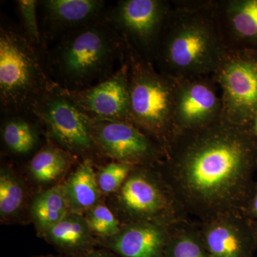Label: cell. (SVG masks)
Returning <instances> with one entry per match:
<instances>
[{
	"label": "cell",
	"mask_w": 257,
	"mask_h": 257,
	"mask_svg": "<svg viewBox=\"0 0 257 257\" xmlns=\"http://www.w3.org/2000/svg\"><path fill=\"white\" fill-rule=\"evenodd\" d=\"M158 168L187 214L200 222L241 214L256 182L257 143L248 126L222 115L176 134Z\"/></svg>",
	"instance_id": "cell-1"
},
{
	"label": "cell",
	"mask_w": 257,
	"mask_h": 257,
	"mask_svg": "<svg viewBox=\"0 0 257 257\" xmlns=\"http://www.w3.org/2000/svg\"><path fill=\"white\" fill-rule=\"evenodd\" d=\"M216 1H176L162 30L154 64L176 79L213 75L229 51Z\"/></svg>",
	"instance_id": "cell-2"
},
{
	"label": "cell",
	"mask_w": 257,
	"mask_h": 257,
	"mask_svg": "<svg viewBox=\"0 0 257 257\" xmlns=\"http://www.w3.org/2000/svg\"><path fill=\"white\" fill-rule=\"evenodd\" d=\"M124 50V39L104 17L60 37L52 50H47L45 62L60 87L80 90L114 73Z\"/></svg>",
	"instance_id": "cell-3"
},
{
	"label": "cell",
	"mask_w": 257,
	"mask_h": 257,
	"mask_svg": "<svg viewBox=\"0 0 257 257\" xmlns=\"http://www.w3.org/2000/svg\"><path fill=\"white\" fill-rule=\"evenodd\" d=\"M45 54L21 27L2 19L0 26V105L3 115L31 111L39 99L59 84L47 68Z\"/></svg>",
	"instance_id": "cell-4"
},
{
	"label": "cell",
	"mask_w": 257,
	"mask_h": 257,
	"mask_svg": "<svg viewBox=\"0 0 257 257\" xmlns=\"http://www.w3.org/2000/svg\"><path fill=\"white\" fill-rule=\"evenodd\" d=\"M124 42L130 120L165 152L176 135L174 111L177 80L158 72L153 63L144 58L124 39Z\"/></svg>",
	"instance_id": "cell-5"
},
{
	"label": "cell",
	"mask_w": 257,
	"mask_h": 257,
	"mask_svg": "<svg viewBox=\"0 0 257 257\" xmlns=\"http://www.w3.org/2000/svg\"><path fill=\"white\" fill-rule=\"evenodd\" d=\"M105 202L121 224L157 223L172 227L189 221L157 166H136L121 188Z\"/></svg>",
	"instance_id": "cell-6"
},
{
	"label": "cell",
	"mask_w": 257,
	"mask_h": 257,
	"mask_svg": "<svg viewBox=\"0 0 257 257\" xmlns=\"http://www.w3.org/2000/svg\"><path fill=\"white\" fill-rule=\"evenodd\" d=\"M32 112L40 121L47 140L79 160L95 162L101 158L92 136V118L75 102L67 90L57 86L35 103Z\"/></svg>",
	"instance_id": "cell-7"
},
{
	"label": "cell",
	"mask_w": 257,
	"mask_h": 257,
	"mask_svg": "<svg viewBox=\"0 0 257 257\" xmlns=\"http://www.w3.org/2000/svg\"><path fill=\"white\" fill-rule=\"evenodd\" d=\"M212 77L221 89L223 116L248 126L257 115V52L229 50Z\"/></svg>",
	"instance_id": "cell-8"
},
{
	"label": "cell",
	"mask_w": 257,
	"mask_h": 257,
	"mask_svg": "<svg viewBox=\"0 0 257 257\" xmlns=\"http://www.w3.org/2000/svg\"><path fill=\"white\" fill-rule=\"evenodd\" d=\"M171 8L172 2L165 0H121L106 10L104 18L139 54L154 64Z\"/></svg>",
	"instance_id": "cell-9"
},
{
	"label": "cell",
	"mask_w": 257,
	"mask_h": 257,
	"mask_svg": "<svg viewBox=\"0 0 257 257\" xmlns=\"http://www.w3.org/2000/svg\"><path fill=\"white\" fill-rule=\"evenodd\" d=\"M92 136L101 158L136 166H157L165 151L135 125L121 120L92 119Z\"/></svg>",
	"instance_id": "cell-10"
},
{
	"label": "cell",
	"mask_w": 257,
	"mask_h": 257,
	"mask_svg": "<svg viewBox=\"0 0 257 257\" xmlns=\"http://www.w3.org/2000/svg\"><path fill=\"white\" fill-rule=\"evenodd\" d=\"M191 77L177 80L174 121L176 134L210 124L222 116V102L214 78Z\"/></svg>",
	"instance_id": "cell-11"
},
{
	"label": "cell",
	"mask_w": 257,
	"mask_h": 257,
	"mask_svg": "<svg viewBox=\"0 0 257 257\" xmlns=\"http://www.w3.org/2000/svg\"><path fill=\"white\" fill-rule=\"evenodd\" d=\"M67 92L92 119L132 123L128 113V69L124 55L119 67L104 80L85 89Z\"/></svg>",
	"instance_id": "cell-12"
},
{
	"label": "cell",
	"mask_w": 257,
	"mask_h": 257,
	"mask_svg": "<svg viewBox=\"0 0 257 257\" xmlns=\"http://www.w3.org/2000/svg\"><path fill=\"white\" fill-rule=\"evenodd\" d=\"M199 229L211 257H253L257 240L252 222L241 214L200 222Z\"/></svg>",
	"instance_id": "cell-13"
},
{
	"label": "cell",
	"mask_w": 257,
	"mask_h": 257,
	"mask_svg": "<svg viewBox=\"0 0 257 257\" xmlns=\"http://www.w3.org/2000/svg\"><path fill=\"white\" fill-rule=\"evenodd\" d=\"M45 40L60 39L65 34L104 18L106 3L102 0H44Z\"/></svg>",
	"instance_id": "cell-14"
},
{
	"label": "cell",
	"mask_w": 257,
	"mask_h": 257,
	"mask_svg": "<svg viewBox=\"0 0 257 257\" xmlns=\"http://www.w3.org/2000/svg\"><path fill=\"white\" fill-rule=\"evenodd\" d=\"M171 227L157 223L121 224L119 232L109 239L97 240L99 247L118 257H162L170 240Z\"/></svg>",
	"instance_id": "cell-15"
},
{
	"label": "cell",
	"mask_w": 257,
	"mask_h": 257,
	"mask_svg": "<svg viewBox=\"0 0 257 257\" xmlns=\"http://www.w3.org/2000/svg\"><path fill=\"white\" fill-rule=\"evenodd\" d=\"M229 50L257 52V0L216 1Z\"/></svg>",
	"instance_id": "cell-16"
},
{
	"label": "cell",
	"mask_w": 257,
	"mask_h": 257,
	"mask_svg": "<svg viewBox=\"0 0 257 257\" xmlns=\"http://www.w3.org/2000/svg\"><path fill=\"white\" fill-rule=\"evenodd\" d=\"M43 126L32 111L4 114L1 122V142L7 153L14 157L32 156L44 144Z\"/></svg>",
	"instance_id": "cell-17"
},
{
	"label": "cell",
	"mask_w": 257,
	"mask_h": 257,
	"mask_svg": "<svg viewBox=\"0 0 257 257\" xmlns=\"http://www.w3.org/2000/svg\"><path fill=\"white\" fill-rule=\"evenodd\" d=\"M77 157L47 140L28 161L27 172L32 182L42 189L62 183L78 164Z\"/></svg>",
	"instance_id": "cell-18"
},
{
	"label": "cell",
	"mask_w": 257,
	"mask_h": 257,
	"mask_svg": "<svg viewBox=\"0 0 257 257\" xmlns=\"http://www.w3.org/2000/svg\"><path fill=\"white\" fill-rule=\"evenodd\" d=\"M42 238L69 257H84L98 246L84 215L77 213H69Z\"/></svg>",
	"instance_id": "cell-19"
},
{
	"label": "cell",
	"mask_w": 257,
	"mask_h": 257,
	"mask_svg": "<svg viewBox=\"0 0 257 257\" xmlns=\"http://www.w3.org/2000/svg\"><path fill=\"white\" fill-rule=\"evenodd\" d=\"M61 186L71 212L84 215L103 200L92 160L80 161Z\"/></svg>",
	"instance_id": "cell-20"
},
{
	"label": "cell",
	"mask_w": 257,
	"mask_h": 257,
	"mask_svg": "<svg viewBox=\"0 0 257 257\" xmlns=\"http://www.w3.org/2000/svg\"><path fill=\"white\" fill-rule=\"evenodd\" d=\"M31 198L25 180L14 167L2 165L0 169V219L4 224H14L28 214Z\"/></svg>",
	"instance_id": "cell-21"
},
{
	"label": "cell",
	"mask_w": 257,
	"mask_h": 257,
	"mask_svg": "<svg viewBox=\"0 0 257 257\" xmlns=\"http://www.w3.org/2000/svg\"><path fill=\"white\" fill-rule=\"evenodd\" d=\"M71 212L61 184L34 194L28 215L40 236H44Z\"/></svg>",
	"instance_id": "cell-22"
},
{
	"label": "cell",
	"mask_w": 257,
	"mask_h": 257,
	"mask_svg": "<svg viewBox=\"0 0 257 257\" xmlns=\"http://www.w3.org/2000/svg\"><path fill=\"white\" fill-rule=\"evenodd\" d=\"M162 257H211L208 252L199 224L184 221L171 227L170 240Z\"/></svg>",
	"instance_id": "cell-23"
},
{
	"label": "cell",
	"mask_w": 257,
	"mask_h": 257,
	"mask_svg": "<svg viewBox=\"0 0 257 257\" xmlns=\"http://www.w3.org/2000/svg\"><path fill=\"white\" fill-rule=\"evenodd\" d=\"M84 217L91 232L97 240L112 237L121 229V223L103 200L88 211Z\"/></svg>",
	"instance_id": "cell-24"
},
{
	"label": "cell",
	"mask_w": 257,
	"mask_h": 257,
	"mask_svg": "<svg viewBox=\"0 0 257 257\" xmlns=\"http://www.w3.org/2000/svg\"><path fill=\"white\" fill-rule=\"evenodd\" d=\"M133 167L134 166L115 161L101 166L96 171V181L102 197H109L117 192Z\"/></svg>",
	"instance_id": "cell-25"
},
{
	"label": "cell",
	"mask_w": 257,
	"mask_h": 257,
	"mask_svg": "<svg viewBox=\"0 0 257 257\" xmlns=\"http://www.w3.org/2000/svg\"><path fill=\"white\" fill-rule=\"evenodd\" d=\"M19 14L21 18L22 29L30 42L37 48L45 54V39L37 23V7L38 2L35 0H18L15 2Z\"/></svg>",
	"instance_id": "cell-26"
},
{
	"label": "cell",
	"mask_w": 257,
	"mask_h": 257,
	"mask_svg": "<svg viewBox=\"0 0 257 257\" xmlns=\"http://www.w3.org/2000/svg\"><path fill=\"white\" fill-rule=\"evenodd\" d=\"M241 214L248 220L257 221V182H255L251 194L241 211Z\"/></svg>",
	"instance_id": "cell-27"
},
{
	"label": "cell",
	"mask_w": 257,
	"mask_h": 257,
	"mask_svg": "<svg viewBox=\"0 0 257 257\" xmlns=\"http://www.w3.org/2000/svg\"><path fill=\"white\" fill-rule=\"evenodd\" d=\"M84 257H118L115 253L111 252L106 248L99 247L95 248L89 251Z\"/></svg>",
	"instance_id": "cell-28"
},
{
	"label": "cell",
	"mask_w": 257,
	"mask_h": 257,
	"mask_svg": "<svg viewBox=\"0 0 257 257\" xmlns=\"http://www.w3.org/2000/svg\"><path fill=\"white\" fill-rule=\"evenodd\" d=\"M248 127L249 128L251 135H253V138L256 140L257 143V115L253 118L251 123L248 124Z\"/></svg>",
	"instance_id": "cell-29"
},
{
	"label": "cell",
	"mask_w": 257,
	"mask_h": 257,
	"mask_svg": "<svg viewBox=\"0 0 257 257\" xmlns=\"http://www.w3.org/2000/svg\"><path fill=\"white\" fill-rule=\"evenodd\" d=\"M252 222L253 230H254L255 235H256L257 240V221H251Z\"/></svg>",
	"instance_id": "cell-30"
},
{
	"label": "cell",
	"mask_w": 257,
	"mask_h": 257,
	"mask_svg": "<svg viewBox=\"0 0 257 257\" xmlns=\"http://www.w3.org/2000/svg\"><path fill=\"white\" fill-rule=\"evenodd\" d=\"M31 257H62L60 256H55V255L52 254H47V255H39V256H33Z\"/></svg>",
	"instance_id": "cell-31"
}]
</instances>
